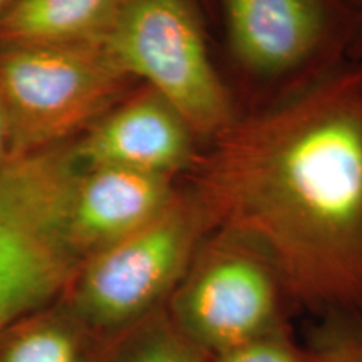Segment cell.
I'll list each match as a JSON object with an SVG mask.
<instances>
[{
  "label": "cell",
  "mask_w": 362,
  "mask_h": 362,
  "mask_svg": "<svg viewBox=\"0 0 362 362\" xmlns=\"http://www.w3.org/2000/svg\"><path fill=\"white\" fill-rule=\"evenodd\" d=\"M183 185L277 267L296 309L362 314V62H334L202 148Z\"/></svg>",
  "instance_id": "6da1fadb"
},
{
  "label": "cell",
  "mask_w": 362,
  "mask_h": 362,
  "mask_svg": "<svg viewBox=\"0 0 362 362\" xmlns=\"http://www.w3.org/2000/svg\"><path fill=\"white\" fill-rule=\"evenodd\" d=\"M81 171L74 141L0 168V330L57 300L78 269L67 215Z\"/></svg>",
  "instance_id": "7a4b0ae2"
},
{
  "label": "cell",
  "mask_w": 362,
  "mask_h": 362,
  "mask_svg": "<svg viewBox=\"0 0 362 362\" xmlns=\"http://www.w3.org/2000/svg\"><path fill=\"white\" fill-rule=\"evenodd\" d=\"M211 232L205 211L181 185L160 216L81 260L61 298L90 332L110 342L165 309Z\"/></svg>",
  "instance_id": "3957f363"
},
{
  "label": "cell",
  "mask_w": 362,
  "mask_h": 362,
  "mask_svg": "<svg viewBox=\"0 0 362 362\" xmlns=\"http://www.w3.org/2000/svg\"><path fill=\"white\" fill-rule=\"evenodd\" d=\"M138 81L98 45H0L11 160L78 139Z\"/></svg>",
  "instance_id": "277c9868"
},
{
  "label": "cell",
  "mask_w": 362,
  "mask_h": 362,
  "mask_svg": "<svg viewBox=\"0 0 362 362\" xmlns=\"http://www.w3.org/2000/svg\"><path fill=\"white\" fill-rule=\"evenodd\" d=\"M103 45L129 78L161 94L200 143L238 116L211 59L200 0H124Z\"/></svg>",
  "instance_id": "5b68a950"
},
{
  "label": "cell",
  "mask_w": 362,
  "mask_h": 362,
  "mask_svg": "<svg viewBox=\"0 0 362 362\" xmlns=\"http://www.w3.org/2000/svg\"><path fill=\"white\" fill-rule=\"evenodd\" d=\"M175 327L216 356L291 327L296 310L277 267L248 240L214 230L165 305Z\"/></svg>",
  "instance_id": "8992f818"
},
{
  "label": "cell",
  "mask_w": 362,
  "mask_h": 362,
  "mask_svg": "<svg viewBox=\"0 0 362 362\" xmlns=\"http://www.w3.org/2000/svg\"><path fill=\"white\" fill-rule=\"evenodd\" d=\"M238 66L279 79L325 51L349 47L362 8L347 0H216Z\"/></svg>",
  "instance_id": "52a82bcc"
},
{
  "label": "cell",
  "mask_w": 362,
  "mask_h": 362,
  "mask_svg": "<svg viewBox=\"0 0 362 362\" xmlns=\"http://www.w3.org/2000/svg\"><path fill=\"white\" fill-rule=\"evenodd\" d=\"M74 151L83 168L117 166L181 180L202 143L161 94L139 84L74 139Z\"/></svg>",
  "instance_id": "ba28073f"
},
{
  "label": "cell",
  "mask_w": 362,
  "mask_h": 362,
  "mask_svg": "<svg viewBox=\"0 0 362 362\" xmlns=\"http://www.w3.org/2000/svg\"><path fill=\"white\" fill-rule=\"evenodd\" d=\"M178 180L143 171L83 168L67 215V240L79 262L138 232L178 193Z\"/></svg>",
  "instance_id": "9c48e42d"
},
{
  "label": "cell",
  "mask_w": 362,
  "mask_h": 362,
  "mask_svg": "<svg viewBox=\"0 0 362 362\" xmlns=\"http://www.w3.org/2000/svg\"><path fill=\"white\" fill-rule=\"evenodd\" d=\"M124 0H12L0 13V45H98Z\"/></svg>",
  "instance_id": "30bf717a"
},
{
  "label": "cell",
  "mask_w": 362,
  "mask_h": 362,
  "mask_svg": "<svg viewBox=\"0 0 362 362\" xmlns=\"http://www.w3.org/2000/svg\"><path fill=\"white\" fill-rule=\"evenodd\" d=\"M106 344L59 297L0 330V362H99Z\"/></svg>",
  "instance_id": "8fae6325"
},
{
  "label": "cell",
  "mask_w": 362,
  "mask_h": 362,
  "mask_svg": "<svg viewBox=\"0 0 362 362\" xmlns=\"http://www.w3.org/2000/svg\"><path fill=\"white\" fill-rule=\"evenodd\" d=\"M99 362H211L161 309L106 344Z\"/></svg>",
  "instance_id": "7c38bea8"
},
{
  "label": "cell",
  "mask_w": 362,
  "mask_h": 362,
  "mask_svg": "<svg viewBox=\"0 0 362 362\" xmlns=\"http://www.w3.org/2000/svg\"><path fill=\"white\" fill-rule=\"evenodd\" d=\"M305 344L319 362H362V314L322 317Z\"/></svg>",
  "instance_id": "4fadbf2b"
},
{
  "label": "cell",
  "mask_w": 362,
  "mask_h": 362,
  "mask_svg": "<svg viewBox=\"0 0 362 362\" xmlns=\"http://www.w3.org/2000/svg\"><path fill=\"white\" fill-rule=\"evenodd\" d=\"M211 362H319L307 344L293 337L292 329H282L233 349L211 356Z\"/></svg>",
  "instance_id": "5bb4252c"
},
{
  "label": "cell",
  "mask_w": 362,
  "mask_h": 362,
  "mask_svg": "<svg viewBox=\"0 0 362 362\" xmlns=\"http://www.w3.org/2000/svg\"><path fill=\"white\" fill-rule=\"evenodd\" d=\"M8 160H11V124H8L6 104L0 96V168Z\"/></svg>",
  "instance_id": "9a60e30c"
},
{
  "label": "cell",
  "mask_w": 362,
  "mask_h": 362,
  "mask_svg": "<svg viewBox=\"0 0 362 362\" xmlns=\"http://www.w3.org/2000/svg\"><path fill=\"white\" fill-rule=\"evenodd\" d=\"M347 51H349L351 61L362 62V13H361L359 24H357V27H356V33H354V35H352Z\"/></svg>",
  "instance_id": "2e32d148"
},
{
  "label": "cell",
  "mask_w": 362,
  "mask_h": 362,
  "mask_svg": "<svg viewBox=\"0 0 362 362\" xmlns=\"http://www.w3.org/2000/svg\"><path fill=\"white\" fill-rule=\"evenodd\" d=\"M11 2H12V0H0V13L6 11V7H7Z\"/></svg>",
  "instance_id": "e0dca14e"
},
{
  "label": "cell",
  "mask_w": 362,
  "mask_h": 362,
  "mask_svg": "<svg viewBox=\"0 0 362 362\" xmlns=\"http://www.w3.org/2000/svg\"><path fill=\"white\" fill-rule=\"evenodd\" d=\"M347 2L354 4V6H357V7H361V8H362V0H347Z\"/></svg>",
  "instance_id": "ac0fdd59"
}]
</instances>
